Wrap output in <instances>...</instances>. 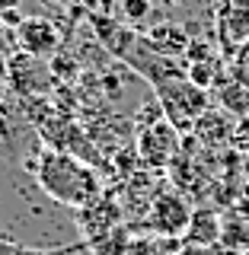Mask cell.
Returning a JSON list of instances; mask_svg holds the SVG:
<instances>
[{"mask_svg": "<svg viewBox=\"0 0 249 255\" xmlns=\"http://www.w3.org/2000/svg\"><path fill=\"white\" fill-rule=\"evenodd\" d=\"M234 80L237 83H243V86H249V42L240 48V54H237V67H234Z\"/></svg>", "mask_w": 249, "mask_h": 255, "instance_id": "cell-13", "label": "cell"}, {"mask_svg": "<svg viewBox=\"0 0 249 255\" xmlns=\"http://www.w3.org/2000/svg\"><path fill=\"white\" fill-rule=\"evenodd\" d=\"M221 243L227 246V249H246L249 246V227L246 223H240V220H227V223H221Z\"/></svg>", "mask_w": 249, "mask_h": 255, "instance_id": "cell-11", "label": "cell"}, {"mask_svg": "<svg viewBox=\"0 0 249 255\" xmlns=\"http://www.w3.org/2000/svg\"><path fill=\"white\" fill-rule=\"evenodd\" d=\"M38 182H42V188L54 201L74 204V207H86L99 195V179L80 159L67 156V153H54V150H48L42 156Z\"/></svg>", "mask_w": 249, "mask_h": 255, "instance_id": "cell-1", "label": "cell"}, {"mask_svg": "<svg viewBox=\"0 0 249 255\" xmlns=\"http://www.w3.org/2000/svg\"><path fill=\"white\" fill-rule=\"evenodd\" d=\"M218 102L224 112H234V115L246 118L249 115V86L237 83V80H221L218 83Z\"/></svg>", "mask_w": 249, "mask_h": 255, "instance_id": "cell-10", "label": "cell"}, {"mask_svg": "<svg viewBox=\"0 0 249 255\" xmlns=\"http://www.w3.org/2000/svg\"><path fill=\"white\" fill-rule=\"evenodd\" d=\"M147 38L150 45L157 48L160 54H163V58H176V54H186L189 51V32L179 26V22H160V26H154L147 32Z\"/></svg>", "mask_w": 249, "mask_h": 255, "instance_id": "cell-9", "label": "cell"}, {"mask_svg": "<svg viewBox=\"0 0 249 255\" xmlns=\"http://www.w3.org/2000/svg\"><path fill=\"white\" fill-rule=\"evenodd\" d=\"M230 143H234L237 150H243V153H249V115L237 122V128H234V140H230Z\"/></svg>", "mask_w": 249, "mask_h": 255, "instance_id": "cell-14", "label": "cell"}, {"mask_svg": "<svg viewBox=\"0 0 249 255\" xmlns=\"http://www.w3.org/2000/svg\"><path fill=\"white\" fill-rule=\"evenodd\" d=\"M221 239V217L218 211L211 207H198L192 211V220H189V230H186V243L189 246H198V249H208Z\"/></svg>", "mask_w": 249, "mask_h": 255, "instance_id": "cell-8", "label": "cell"}, {"mask_svg": "<svg viewBox=\"0 0 249 255\" xmlns=\"http://www.w3.org/2000/svg\"><path fill=\"white\" fill-rule=\"evenodd\" d=\"M218 22L224 48H243L249 42V0H221Z\"/></svg>", "mask_w": 249, "mask_h": 255, "instance_id": "cell-6", "label": "cell"}, {"mask_svg": "<svg viewBox=\"0 0 249 255\" xmlns=\"http://www.w3.org/2000/svg\"><path fill=\"white\" fill-rule=\"evenodd\" d=\"M163 3H179V0H163Z\"/></svg>", "mask_w": 249, "mask_h": 255, "instance_id": "cell-16", "label": "cell"}, {"mask_svg": "<svg viewBox=\"0 0 249 255\" xmlns=\"http://www.w3.org/2000/svg\"><path fill=\"white\" fill-rule=\"evenodd\" d=\"M179 143H182V134L176 131L170 122H160L154 128H147V131H141L138 137V153L147 166H154V169H166V166L176 159L179 153Z\"/></svg>", "mask_w": 249, "mask_h": 255, "instance_id": "cell-3", "label": "cell"}, {"mask_svg": "<svg viewBox=\"0 0 249 255\" xmlns=\"http://www.w3.org/2000/svg\"><path fill=\"white\" fill-rule=\"evenodd\" d=\"M157 99L163 106V115L179 134H186L195 128V122L205 115L208 109V93L198 90L195 83H189V77L182 80H170V83L157 86Z\"/></svg>", "mask_w": 249, "mask_h": 255, "instance_id": "cell-2", "label": "cell"}, {"mask_svg": "<svg viewBox=\"0 0 249 255\" xmlns=\"http://www.w3.org/2000/svg\"><path fill=\"white\" fill-rule=\"evenodd\" d=\"M16 38H19L22 51L32 54V58H45V54L58 51V29H54L51 19H42V16H32V19H22L16 26Z\"/></svg>", "mask_w": 249, "mask_h": 255, "instance_id": "cell-5", "label": "cell"}, {"mask_svg": "<svg viewBox=\"0 0 249 255\" xmlns=\"http://www.w3.org/2000/svg\"><path fill=\"white\" fill-rule=\"evenodd\" d=\"M234 122H230V115L224 109H208L202 118L195 122V137L205 143V147H218V143H227L234 140Z\"/></svg>", "mask_w": 249, "mask_h": 255, "instance_id": "cell-7", "label": "cell"}, {"mask_svg": "<svg viewBox=\"0 0 249 255\" xmlns=\"http://www.w3.org/2000/svg\"><path fill=\"white\" fill-rule=\"evenodd\" d=\"M150 10H154V0H122V13L131 26H141L150 16Z\"/></svg>", "mask_w": 249, "mask_h": 255, "instance_id": "cell-12", "label": "cell"}, {"mask_svg": "<svg viewBox=\"0 0 249 255\" xmlns=\"http://www.w3.org/2000/svg\"><path fill=\"white\" fill-rule=\"evenodd\" d=\"M16 3V0H0V6H13Z\"/></svg>", "mask_w": 249, "mask_h": 255, "instance_id": "cell-15", "label": "cell"}, {"mask_svg": "<svg viewBox=\"0 0 249 255\" xmlns=\"http://www.w3.org/2000/svg\"><path fill=\"white\" fill-rule=\"evenodd\" d=\"M189 220H192V211H189L186 198L176 195V191L160 195L154 207H150V227L163 236H179L182 230H189Z\"/></svg>", "mask_w": 249, "mask_h": 255, "instance_id": "cell-4", "label": "cell"}]
</instances>
